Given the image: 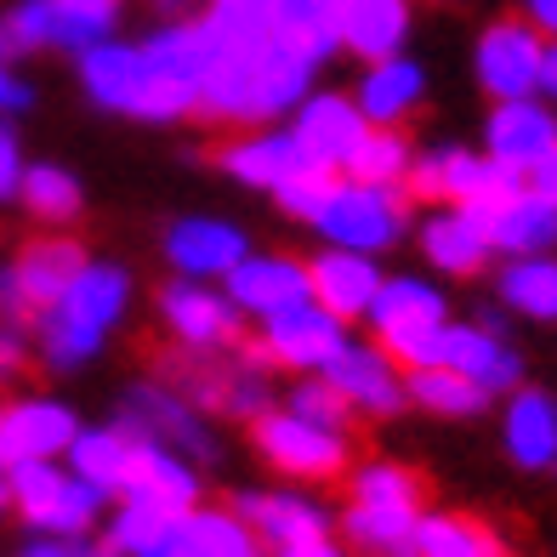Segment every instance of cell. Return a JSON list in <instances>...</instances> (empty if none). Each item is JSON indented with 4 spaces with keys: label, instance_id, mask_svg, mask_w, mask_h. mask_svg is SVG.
Instances as JSON below:
<instances>
[{
    "label": "cell",
    "instance_id": "6da1fadb",
    "mask_svg": "<svg viewBox=\"0 0 557 557\" xmlns=\"http://www.w3.org/2000/svg\"><path fill=\"white\" fill-rule=\"evenodd\" d=\"M132 301V278L114 262H86L69 285L40 308V352L52 370H74L86 364L97 347L109 342V331L125 319Z\"/></svg>",
    "mask_w": 557,
    "mask_h": 557
},
{
    "label": "cell",
    "instance_id": "7a4b0ae2",
    "mask_svg": "<svg viewBox=\"0 0 557 557\" xmlns=\"http://www.w3.org/2000/svg\"><path fill=\"white\" fill-rule=\"evenodd\" d=\"M81 81L91 91V103H103L114 114H137V120H183L194 109V91L154 63L148 46H120V40H97L81 52Z\"/></svg>",
    "mask_w": 557,
    "mask_h": 557
},
{
    "label": "cell",
    "instance_id": "3957f363",
    "mask_svg": "<svg viewBox=\"0 0 557 557\" xmlns=\"http://www.w3.org/2000/svg\"><path fill=\"white\" fill-rule=\"evenodd\" d=\"M421 523V484L416 472L393 461H375L352 478V506H347V541L370 557H398L410 546Z\"/></svg>",
    "mask_w": 557,
    "mask_h": 557
},
{
    "label": "cell",
    "instance_id": "277c9868",
    "mask_svg": "<svg viewBox=\"0 0 557 557\" xmlns=\"http://www.w3.org/2000/svg\"><path fill=\"white\" fill-rule=\"evenodd\" d=\"M404 222H410V199H404L398 183H359V176H342V171L331 194H324V206L313 211V227L324 239L342 250H364V257L398 245Z\"/></svg>",
    "mask_w": 557,
    "mask_h": 557
},
{
    "label": "cell",
    "instance_id": "5b68a950",
    "mask_svg": "<svg viewBox=\"0 0 557 557\" xmlns=\"http://www.w3.org/2000/svg\"><path fill=\"white\" fill-rule=\"evenodd\" d=\"M375 324V336H382L387 347V359L393 364H438V336H444V324H449V308H444V296L426 285V278H382V290H375L370 301V313Z\"/></svg>",
    "mask_w": 557,
    "mask_h": 557
},
{
    "label": "cell",
    "instance_id": "8992f818",
    "mask_svg": "<svg viewBox=\"0 0 557 557\" xmlns=\"http://www.w3.org/2000/svg\"><path fill=\"white\" fill-rule=\"evenodd\" d=\"M7 495L40 535H81L97 518V506H103V495H97L86 478H74L52 461H12L7 467Z\"/></svg>",
    "mask_w": 557,
    "mask_h": 557
},
{
    "label": "cell",
    "instance_id": "52a82bcc",
    "mask_svg": "<svg viewBox=\"0 0 557 557\" xmlns=\"http://www.w3.org/2000/svg\"><path fill=\"white\" fill-rule=\"evenodd\" d=\"M410 194L421 199H438V206H490V199H500L506 188H518L523 176L518 171H506L495 165L490 154H472V148H433V154H421L410 160Z\"/></svg>",
    "mask_w": 557,
    "mask_h": 557
},
{
    "label": "cell",
    "instance_id": "ba28073f",
    "mask_svg": "<svg viewBox=\"0 0 557 557\" xmlns=\"http://www.w3.org/2000/svg\"><path fill=\"white\" fill-rule=\"evenodd\" d=\"M257 444H262L268 461L290 478H336L347 467V433L342 426H319L296 410H262L257 416Z\"/></svg>",
    "mask_w": 557,
    "mask_h": 557
},
{
    "label": "cell",
    "instance_id": "9c48e42d",
    "mask_svg": "<svg viewBox=\"0 0 557 557\" xmlns=\"http://www.w3.org/2000/svg\"><path fill=\"white\" fill-rule=\"evenodd\" d=\"M541 58H546V35L529 17H500L478 35V86L495 103L500 97H535L541 91Z\"/></svg>",
    "mask_w": 557,
    "mask_h": 557
},
{
    "label": "cell",
    "instance_id": "30bf717a",
    "mask_svg": "<svg viewBox=\"0 0 557 557\" xmlns=\"http://www.w3.org/2000/svg\"><path fill=\"white\" fill-rule=\"evenodd\" d=\"M552 148H557V109L541 103V91L535 97H500L490 125H484V154L523 176Z\"/></svg>",
    "mask_w": 557,
    "mask_h": 557
},
{
    "label": "cell",
    "instance_id": "8fae6325",
    "mask_svg": "<svg viewBox=\"0 0 557 557\" xmlns=\"http://www.w3.org/2000/svg\"><path fill=\"white\" fill-rule=\"evenodd\" d=\"M472 216L484 222V234L500 257H541V250L557 245V206L523 183L506 188L500 199H490V206H478Z\"/></svg>",
    "mask_w": 557,
    "mask_h": 557
},
{
    "label": "cell",
    "instance_id": "7c38bea8",
    "mask_svg": "<svg viewBox=\"0 0 557 557\" xmlns=\"http://www.w3.org/2000/svg\"><path fill=\"white\" fill-rule=\"evenodd\" d=\"M364 125H370V120L359 114V103H352V97H342V91H308V97L296 103L290 137H296V148H301L313 165L342 171L347 154H352V143L364 137Z\"/></svg>",
    "mask_w": 557,
    "mask_h": 557
},
{
    "label": "cell",
    "instance_id": "4fadbf2b",
    "mask_svg": "<svg viewBox=\"0 0 557 557\" xmlns=\"http://www.w3.org/2000/svg\"><path fill=\"white\" fill-rule=\"evenodd\" d=\"M262 331H268V359L290 364V370H324L347 342V319L324 313L319 301H301V308L262 319Z\"/></svg>",
    "mask_w": 557,
    "mask_h": 557
},
{
    "label": "cell",
    "instance_id": "5bb4252c",
    "mask_svg": "<svg viewBox=\"0 0 557 557\" xmlns=\"http://www.w3.org/2000/svg\"><path fill=\"white\" fill-rule=\"evenodd\" d=\"M331 382L347 410H364V416H393L404 404V375L387 359V347H359V342H342V352L319 370Z\"/></svg>",
    "mask_w": 557,
    "mask_h": 557
},
{
    "label": "cell",
    "instance_id": "9a60e30c",
    "mask_svg": "<svg viewBox=\"0 0 557 557\" xmlns=\"http://www.w3.org/2000/svg\"><path fill=\"white\" fill-rule=\"evenodd\" d=\"M438 364L461 370L467 382H478L484 393H512L523 382V359L500 331H490V324H444Z\"/></svg>",
    "mask_w": 557,
    "mask_h": 557
},
{
    "label": "cell",
    "instance_id": "2e32d148",
    "mask_svg": "<svg viewBox=\"0 0 557 557\" xmlns=\"http://www.w3.org/2000/svg\"><path fill=\"white\" fill-rule=\"evenodd\" d=\"M160 313L171 324V336L194 352H211L222 342H234V331H239V308L227 296H216L206 278H176V285H165Z\"/></svg>",
    "mask_w": 557,
    "mask_h": 557
},
{
    "label": "cell",
    "instance_id": "e0dca14e",
    "mask_svg": "<svg viewBox=\"0 0 557 557\" xmlns=\"http://www.w3.org/2000/svg\"><path fill=\"white\" fill-rule=\"evenodd\" d=\"M227 301L250 319H273L285 308H301V301H313L308 268L290 257H245L227 268Z\"/></svg>",
    "mask_w": 557,
    "mask_h": 557
},
{
    "label": "cell",
    "instance_id": "ac0fdd59",
    "mask_svg": "<svg viewBox=\"0 0 557 557\" xmlns=\"http://www.w3.org/2000/svg\"><path fill=\"white\" fill-rule=\"evenodd\" d=\"M74 433H81L74 410H63L52 398H23L12 410H0V467L52 461V455H63L74 444Z\"/></svg>",
    "mask_w": 557,
    "mask_h": 557
},
{
    "label": "cell",
    "instance_id": "d6986e66",
    "mask_svg": "<svg viewBox=\"0 0 557 557\" xmlns=\"http://www.w3.org/2000/svg\"><path fill=\"white\" fill-rule=\"evenodd\" d=\"M308 290L324 313L336 319H364L375 290H382V268H375V257H364V250H342L331 245L324 257L308 268Z\"/></svg>",
    "mask_w": 557,
    "mask_h": 557
},
{
    "label": "cell",
    "instance_id": "ffe728a7",
    "mask_svg": "<svg viewBox=\"0 0 557 557\" xmlns=\"http://www.w3.org/2000/svg\"><path fill=\"white\" fill-rule=\"evenodd\" d=\"M165 257H171V268L183 273V278H227V268L250 257V245H245V234H239L234 222H222V216H188V222L171 227Z\"/></svg>",
    "mask_w": 557,
    "mask_h": 557
},
{
    "label": "cell",
    "instance_id": "44dd1931",
    "mask_svg": "<svg viewBox=\"0 0 557 557\" xmlns=\"http://www.w3.org/2000/svg\"><path fill=\"white\" fill-rule=\"evenodd\" d=\"M410 40V0H336V46L364 63L404 52Z\"/></svg>",
    "mask_w": 557,
    "mask_h": 557
},
{
    "label": "cell",
    "instance_id": "7402d4cb",
    "mask_svg": "<svg viewBox=\"0 0 557 557\" xmlns=\"http://www.w3.org/2000/svg\"><path fill=\"white\" fill-rule=\"evenodd\" d=\"M125 426L143 438H154L165 449H188V455H211V433L206 421L194 416V404L176 393V387H137L132 393V416Z\"/></svg>",
    "mask_w": 557,
    "mask_h": 557
},
{
    "label": "cell",
    "instance_id": "603a6c76",
    "mask_svg": "<svg viewBox=\"0 0 557 557\" xmlns=\"http://www.w3.org/2000/svg\"><path fill=\"white\" fill-rule=\"evenodd\" d=\"M421 257L433 262L438 273L467 278V273H478L495 257V245L484 234V222H478L467 206H444V211H433L421 222Z\"/></svg>",
    "mask_w": 557,
    "mask_h": 557
},
{
    "label": "cell",
    "instance_id": "cb8c5ba5",
    "mask_svg": "<svg viewBox=\"0 0 557 557\" xmlns=\"http://www.w3.org/2000/svg\"><path fill=\"white\" fill-rule=\"evenodd\" d=\"M421 91H426L421 63L393 52V58L364 63V81H359V91H352V103H359V114L370 125H398V120H410L421 109Z\"/></svg>",
    "mask_w": 557,
    "mask_h": 557
},
{
    "label": "cell",
    "instance_id": "d4e9b609",
    "mask_svg": "<svg viewBox=\"0 0 557 557\" xmlns=\"http://www.w3.org/2000/svg\"><path fill=\"white\" fill-rule=\"evenodd\" d=\"M506 455L529 472L557 467V398L541 387H512V404H506Z\"/></svg>",
    "mask_w": 557,
    "mask_h": 557
},
{
    "label": "cell",
    "instance_id": "484cf974",
    "mask_svg": "<svg viewBox=\"0 0 557 557\" xmlns=\"http://www.w3.org/2000/svg\"><path fill=\"white\" fill-rule=\"evenodd\" d=\"M125 500H154V506H171V512H188L194 495H199V478L188 472V461L176 449L154 444L137 433V455H132V478H125Z\"/></svg>",
    "mask_w": 557,
    "mask_h": 557
},
{
    "label": "cell",
    "instance_id": "4316f807",
    "mask_svg": "<svg viewBox=\"0 0 557 557\" xmlns=\"http://www.w3.org/2000/svg\"><path fill=\"white\" fill-rule=\"evenodd\" d=\"M239 518L257 529L262 546H296V541H313V535H331V518H324V506L308 500V495H245L239 500Z\"/></svg>",
    "mask_w": 557,
    "mask_h": 557
},
{
    "label": "cell",
    "instance_id": "83f0119b",
    "mask_svg": "<svg viewBox=\"0 0 557 557\" xmlns=\"http://www.w3.org/2000/svg\"><path fill=\"white\" fill-rule=\"evenodd\" d=\"M69 472L86 478L97 495H120L125 478H132V455H137V433L132 426H91V433H74Z\"/></svg>",
    "mask_w": 557,
    "mask_h": 557
},
{
    "label": "cell",
    "instance_id": "f1b7e54d",
    "mask_svg": "<svg viewBox=\"0 0 557 557\" xmlns=\"http://www.w3.org/2000/svg\"><path fill=\"white\" fill-rule=\"evenodd\" d=\"M109 546L120 557H183V512L154 500H125L114 512Z\"/></svg>",
    "mask_w": 557,
    "mask_h": 557
},
{
    "label": "cell",
    "instance_id": "f546056e",
    "mask_svg": "<svg viewBox=\"0 0 557 557\" xmlns=\"http://www.w3.org/2000/svg\"><path fill=\"white\" fill-rule=\"evenodd\" d=\"M301 165H313V160L296 148L290 132L245 137V143H227V148H222V171L239 176L245 188H278V183H285V176H296Z\"/></svg>",
    "mask_w": 557,
    "mask_h": 557
},
{
    "label": "cell",
    "instance_id": "4dcf8cb0",
    "mask_svg": "<svg viewBox=\"0 0 557 557\" xmlns=\"http://www.w3.org/2000/svg\"><path fill=\"white\" fill-rule=\"evenodd\" d=\"M268 35L296 46L301 58L324 63L336 46V0H268Z\"/></svg>",
    "mask_w": 557,
    "mask_h": 557
},
{
    "label": "cell",
    "instance_id": "1f68e13d",
    "mask_svg": "<svg viewBox=\"0 0 557 557\" xmlns=\"http://www.w3.org/2000/svg\"><path fill=\"white\" fill-rule=\"evenodd\" d=\"M81 268H86V250L74 245V239H35V245L17 257V268H12L23 308H35V313H40L46 301H52Z\"/></svg>",
    "mask_w": 557,
    "mask_h": 557
},
{
    "label": "cell",
    "instance_id": "d6a6232c",
    "mask_svg": "<svg viewBox=\"0 0 557 557\" xmlns=\"http://www.w3.org/2000/svg\"><path fill=\"white\" fill-rule=\"evenodd\" d=\"M40 7H46V40L69 46V52H86V46L114 35L125 0H40Z\"/></svg>",
    "mask_w": 557,
    "mask_h": 557
},
{
    "label": "cell",
    "instance_id": "836d02e7",
    "mask_svg": "<svg viewBox=\"0 0 557 557\" xmlns=\"http://www.w3.org/2000/svg\"><path fill=\"white\" fill-rule=\"evenodd\" d=\"M500 301L523 319H557V257H512L500 268Z\"/></svg>",
    "mask_w": 557,
    "mask_h": 557
},
{
    "label": "cell",
    "instance_id": "e575fe53",
    "mask_svg": "<svg viewBox=\"0 0 557 557\" xmlns=\"http://www.w3.org/2000/svg\"><path fill=\"white\" fill-rule=\"evenodd\" d=\"M404 398L421 404V410H433V416H478L490 404V393L467 382L461 370H449V364H421L404 375Z\"/></svg>",
    "mask_w": 557,
    "mask_h": 557
},
{
    "label": "cell",
    "instance_id": "d590c367",
    "mask_svg": "<svg viewBox=\"0 0 557 557\" xmlns=\"http://www.w3.org/2000/svg\"><path fill=\"white\" fill-rule=\"evenodd\" d=\"M183 557H268L257 529L234 512H183Z\"/></svg>",
    "mask_w": 557,
    "mask_h": 557
},
{
    "label": "cell",
    "instance_id": "8d00e7d4",
    "mask_svg": "<svg viewBox=\"0 0 557 557\" xmlns=\"http://www.w3.org/2000/svg\"><path fill=\"white\" fill-rule=\"evenodd\" d=\"M398 557H506V552H500V541L490 535L484 523H472V518H426L421 512L410 546H404Z\"/></svg>",
    "mask_w": 557,
    "mask_h": 557
},
{
    "label": "cell",
    "instance_id": "74e56055",
    "mask_svg": "<svg viewBox=\"0 0 557 557\" xmlns=\"http://www.w3.org/2000/svg\"><path fill=\"white\" fill-rule=\"evenodd\" d=\"M410 143L398 137V125H364V137L352 143V154L342 165V176H359V183H398L410 176Z\"/></svg>",
    "mask_w": 557,
    "mask_h": 557
},
{
    "label": "cell",
    "instance_id": "f35d334b",
    "mask_svg": "<svg viewBox=\"0 0 557 557\" xmlns=\"http://www.w3.org/2000/svg\"><path fill=\"white\" fill-rule=\"evenodd\" d=\"M17 199L40 222H74V216H81V183H74L63 165H23Z\"/></svg>",
    "mask_w": 557,
    "mask_h": 557
},
{
    "label": "cell",
    "instance_id": "ab89813d",
    "mask_svg": "<svg viewBox=\"0 0 557 557\" xmlns=\"http://www.w3.org/2000/svg\"><path fill=\"white\" fill-rule=\"evenodd\" d=\"M331 183H336V171H331V165H301L296 176H285V183L273 188V199H278V206H285L290 216L313 222V211L324 206V194H331Z\"/></svg>",
    "mask_w": 557,
    "mask_h": 557
},
{
    "label": "cell",
    "instance_id": "60d3db41",
    "mask_svg": "<svg viewBox=\"0 0 557 557\" xmlns=\"http://www.w3.org/2000/svg\"><path fill=\"white\" fill-rule=\"evenodd\" d=\"M206 17L227 40H262L268 35V0H211Z\"/></svg>",
    "mask_w": 557,
    "mask_h": 557
},
{
    "label": "cell",
    "instance_id": "b9f144b4",
    "mask_svg": "<svg viewBox=\"0 0 557 557\" xmlns=\"http://www.w3.org/2000/svg\"><path fill=\"white\" fill-rule=\"evenodd\" d=\"M290 410L308 416V421H319V426H342V433H347V416H352L347 398L324 382V375H319V382H301V387L290 393Z\"/></svg>",
    "mask_w": 557,
    "mask_h": 557
},
{
    "label": "cell",
    "instance_id": "7bdbcfd3",
    "mask_svg": "<svg viewBox=\"0 0 557 557\" xmlns=\"http://www.w3.org/2000/svg\"><path fill=\"white\" fill-rule=\"evenodd\" d=\"M23 183V154H17V137L0 125V199H12Z\"/></svg>",
    "mask_w": 557,
    "mask_h": 557
},
{
    "label": "cell",
    "instance_id": "ee69618b",
    "mask_svg": "<svg viewBox=\"0 0 557 557\" xmlns=\"http://www.w3.org/2000/svg\"><path fill=\"white\" fill-rule=\"evenodd\" d=\"M523 188H535L541 199H552V206H557V148H552V154H541L535 165L523 171Z\"/></svg>",
    "mask_w": 557,
    "mask_h": 557
},
{
    "label": "cell",
    "instance_id": "f6af8a7d",
    "mask_svg": "<svg viewBox=\"0 0 557 557\" xmlns=\"http://www.w3.org/2000/svg\"><path fill=\"white\" fill-rule=\"evenodd\" d=\"M17 109H29V86L12 74V63L0 58V114H17Z\"/></svg>",
    "mask_w": 557,
    "mask_h": 557
},
{
    "label": "cell",
    "instance_id": "bcb514c9",
    "mask_svg": "<svg viewBox=\"0 0 557 557\" xmlns=\"http://www.w3.org/2000/svg\"><path fill=\"white\" fill-rule=\"evenodd\" d=\"M23 557H81V546H74V535H40L23 546Z\"/></svg>",
    "mask_w": 557,
    "mask_h": 557
},
{
    "label": "cell",
    "instance_id": "7dc6e473",
    "mask_svg": "<svg viewBox=\"0 0 557 557\" xmlns=\"http://www.w3.org/2000/svg\"><path fill=\"white\" fill-rule=\"evenodd\" d=\"M278 557H347L331 535H313V541H296V546H278Z\"/></svg>",
    "mask_w": 557,
    "mask_h": 557
},
{
    "label": "cell",
    "instance_id": "c3c4849f",
    "mask_svg": "<svg viewBox=\"0 0 557 557\" xmlns=\"http://www.w3.org/2000/svg\"><path fill=\"white\" fill-rule=\"evenodd\" d=\"M17 364H23V336L12 331H0V382H7V375H17Z\"/></svg>",
    "mask_w": 557,
    "mask_h": 557
},
{
    "label": "cell",
    "instance_id": "681fc988",
    "mask_svg": "<svg viewBox=\"0 0 557 557\" xmlns=\"http://www.w3.org/2000/svg\"><path fill=\"white\" fill-rule=\"evenodd\" d=\"M523 12H529V23H535L546 40H557V0H523Z\"/></svg>",
    "mask_w": 557,
    "mask_h": 557
},
{
    "label": "cell",
    "instance_id": "f907efd6",
    "mask_svg": "<svg viewBox=\"0 0 557 557\" xmlns=\"http://www.w3.org/2000/svg\"><path fill=\"white\" fill-rule=\"evenodd\" d=\"M541 91H546V103L557 109V40H546V58H541Z\"/></svg>",
    "mask_w": 557,
    "mask_h": 557
},
{
    "label": "cell",
    "instance_id": "816d5d0a",
    "mask_svg": "<svg viewBox=\"0 0 557 557\" xmlns=\"http://www.w3.org/2000/svg\"><path fill=\"white\" fill-rule=\"evenodd\" d=\"M81 557H120L114 546H81Z\"/></svg>",
    "mask_w": 557,
    "mask_h": 557
},
{
    "label": "cell",
    "instance_id": "f5cc1de1",
    "mask_svg": "<svg viewBox=\"0 0 557 557\" xmlns=\"http://www.w3.org/2000/svg\"><path fill=\"white\" fill-rule=\"evenodd\" d=\"M7 500H12V495H7V478H0V506H7Z\"/></svg>",
    "mask_w": 557,
    "mask_h": 557
},
{
    "label": "cell",
    "instance_id": "db71d44e",
    "mask_svg": "<svg viewBox=\"0 0 557 557\" xmlns=\"http://www.w3.org/2000/svg\"><path fill=\"white\" fill-rule=\"evenodd\" d=\"M165 7H171V0H165Z\"/></svg>",
    "mask_w": 557,
    "mask_h": 557
}]
</instances>
